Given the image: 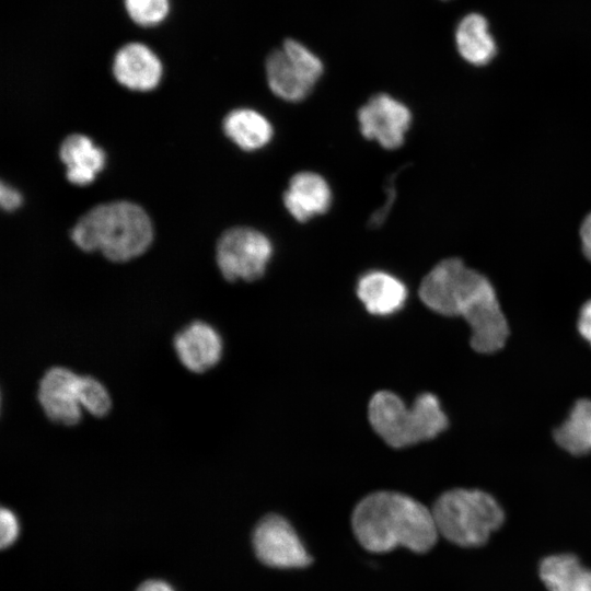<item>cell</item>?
Here are the masks:
<instances>
[{"mask_svg":"<svg viewBox=\"0 0 591 591\" xmlns=\"http://www.w3.org/2000/svg\"><path fill=\"white\" fill-rule=\"evenodd\" d=\"M418 293L430 310L464 317L476 351L495 352L505 345L509 328L491 283L461 259L438 263L421 280Z\"/></svg>","mask_w":591,"mask_h":591,"instance_id":"cell-1","label":"cell"},{"mask_svg":"<svg viewBox=\"0 0 591 591\" xmlns=\"http://www.w3.org/2000/svg\"><path fill=\"white\" fill-rule=\"evenodd\" d=\"M351 525L361 546L373 553L396 547L425 553L439 535L432 511L395 491H376L361 499L354 509Z\"/></svg>","mask_w":591,"mask_h":591,"instance_id":"cell-2","label":"cell"},{"mask_svg":"<svg viewBox=\"0 0 591 591\" xmlns=\"http://www.w3.org/2000/svg\"><path fill=\"white\" fill-rule=\"evenodd\" d=\"M70 236L82 251H100L113 262H126L149 247L153 229L140 206L119 200L90 209L71 229Z\"/></svg>","mask_w":591,"mask_h":591,"instance_id":"cell-3","label":"cell"},{"mask_svg":"<svg viewBox=\"0 0 591 591\" xmlns=\"http://www.w3.org/2000/svg\"><path fill=\"white\" fill-rule=\"evenodd\" d=\"M368 416L374 431L393 448L433 439L448 427L438 397L427 392L407 406L395 393L379 391L369 402Z\"/></svg>","mask_w":591,"mask_h":591,"instance_id":"cell-4","label":"cell"},{"mask_svg":"<svg viewBox=\"0 0 591 591\" xmlns=\"http://www.w3.org/2000/svg\"><path fill=\"white\" fill-rule=\"evenodd\" d=\"M440 535L461 547H479L505 521L498 501L479 489L454 488L443 493L432 506Z\"/></svg>","mask_w":591,"mask_h":591,"instance_id":"cell-5","label":"cell"},{"mask_svg":"<svg viewBox=\"0 0 591 591\" xmlns=\"http://www.w3.org/2000/svg\"><path fill=\"white\" fill-rule=\"evenodd\" d=\"M266 78L271 92L287 102H300L322 77L321 59L302 43L288 38L266 59Z\"/></svg>","mask_w":591,"mask_h":591,"instance_id":"cell-6","label":"cell"},{"mask_svg":"<svg viewBox=\"0 0 591 591\" xmlns=\"http://www.w3.org/2000/svg\"><path fill=\"white\" fill-rule=\"evenodd\" d=\"M273 252L271 241L260 231L234 227L219 237L216 259L227 280L254 281L265 274Z\"/></svg>","mask_w":591,"mask_h":591,"instance_id":"cell-7","label":"cell"},{"mask_svg":"<svg viewBox=\"0 0 591 591\" xmlns=\"http://www.w3.org/2000/svg\"><path fill=\"white\" fill-rule=\"evenodd\" d=\"M253 545L260 563L273 568H302L312 561L292 525L279 514H268L258 522Z\"/></svg>","mask_w":591,"mask_h":591,"instance_id":"cell-8","label":"cell"},{"mask_svg":"<svg viewBox=\"0 0 591 591\" xmlns=\"http://www.w3.org/2000/svg\"><path fill=\"white\" fill-rule=\"evenodd\" d=\"M412 119L409 108L386 93L373 95L358 111L362 136L389 150L404 143Z\"/></svg>","mask_w":591,"mask_h":591,"instance_id":"cell-9","label":"cell"},{"mask_svg":"<svg viewBox=\"0 0 591 591\" xmlns=\"http://www.w3.org/2000/svg\"><path fill=\"white\" fill-rule=\"evenodd\" d=\"M79 376L68 368L54 367L40 379L38 402L51 421L65 426H74L80 421Z\"/></svg>","mask_w":591,"mask_h":591,"instance_id":"cell-10","label":"cell"},{"mask_svg":"<svg viewBox=\"0 0 591 591\" xmlns=\"http://www.w3.org/2000/svg\"><path fill=\"white\" fill-rule=\"evenodd\" d=\"M174 349L181 363L187 370L204 373L219 362L223 344L213 326L202 321H195L176 334Z\"/></svg>","mask_w":591,"mask_h":591,"instance_id":"cell-11","label":"cell"},{"mask_svg":"<svg viewBox=\"0 0 591 591\" xmlns=\"http://www.w3.org/2000/svg\"><path fill=\"white\" fill-rule=\"evenodd\" d=\"M332 190L326 179L311 171L294 174L283 193V205L299 222L324 215L332 205Z\"/></svg>","mask_w":591,"mask_h":591,"instance_id":"cell-12","label":"cell"},{"mask_svg":"<svg viewBox=\"0 0 591 591\" xmlns=\"http://www.w3.org/2000/svg\"><path fill=\"white\" fill-rule=\"evenodd\" d=\"M113 72L124 86L135 91H150L161 80L162 63L148 46L129 43L116 53Z\"/></svg>","mask_w":591,"mask_h":591,"instance_id":"cell-13","label":"cell"},{"mask_svg":"<svg viewBox=\"0 0 591 591\" xmlns=\"http://www.w3.org/2000/svg\"><path fill=\"white\" fill-rule=\"evenodd\" d=\"M356 293L368 312L384 316L403 308L408 291L396 276L384 270H370L358 279Z\"/></svg>","mask_w":591,"mask_h":591,"instance_id":"cell-14","label":"cell"},{"mask_svg":"<svg viewBox=\"0 0 591 591\" xmlns=\"http://www.w3.org/2000/svg\"><path fill=\"white\" fill-rule=\"evenodd\" d=\"M59 157L67 166L70 183L84 186L92 183L105 166V152L84 135L72 134L63 139Z\"/></svg>","mask_w":591,"mask_h":591,"instance_id":"cell-15","label":"cell"},{"mask_svg":"<svg viewBox=\"0 0 591 591\" xmlns=\"http://www.w3.org/2000/svg\"><path fill=\"white\" fill-rule=\"evenodd\" d=\"M538 575L547 591H591V568L569 553L543 558Z\"/></svg>","mask_w":591,"mask_h":591,"instance_id":"cell-16","label":"cell"},{"mask_svg":"<svg viewBox=\"0 0 591 591\" xmlns=\"http://www.w3.org/2000/svg\"><path fill=\"white\" fill-rule=\"evenodd\" d=\"M225 136L244 151H255L267 146L274 136L271 123L252 108H236L223 119Z\"/></svg>","mask_w":591,"mask_h":591,"instance_id":"cell-17","label":"cell"},{"mask_svg":"<svg viewBox=\"0 0 591 591\" xmlns=\"http://www.w3.org/2000/svg\"><path fill=\"white\" fill-rule=\"evenodd\" d=\"M455 44L462 58L475 66L487 65L497 51L487 20L475 12L465 15L457 24Z\"/></svg>","mask_w":591,"mask_h":591,"instance_id":"cell-18","label":"cell"},{"mask_svg":"<svg viewBox=\"0 0 591 591\" xmlns=\"http://www.w3.org/2000/svg\"><path fill=\"white\" fill-rule=\"evenodd\" d=\"M556 442L566 451L581 455L591 451V401L576 402L567 420L554 433Z\"/></svg>","mask_w":591,"mask_h":591,"instance_id":"cell-19","label":"cell"},{"mask_svg":"<svg viewBox=\"0 0 591 591\" xmlns=\"http://www.w3.org/2000/svg\"><path fill=\"white\" fill-rule=\"evenodd\" d=\"M78 391L82 408L95 417L107 415L112 407L111 396L99 380L90 375H80Z\"/></svg>","mask_w":591,"mask_h":591,"instance_id":"cell-20","label":"cell"},{"mask_svg":"<svg viewBox=\"0 0 591 591\" xmlns=\"http://www.w3.org/2000/svg\"><path fill=\"white\" fill-rule=\"evenodd\" d=\"M169 0H125L130 19L144 27L161 23L169 13Z\"/></svg>","mask_w":591,"mask_h":591,"instance_id":"cell-21","label":"cell"},{"mask_svg":"<svg viewBox=\"0 0 591 591\" xmlns=\"http://www.w3.org/2000/svg\"><path fill=\"white\" fill-rule=\"evenodd\" d=\"M19 534V524L12 511L2 508L0 511V545H11Z\"/></svg>","mask_w":591,"mask_h":591,"instance_id":"cell-22","label":"cell"},{"mask_svg":"<svg viewBox=\"0 0 591 591\" xmlns=\"http://www.w3.org/2000/svg\"><path fill=\"white\" fill-rule=\"evenodd\" d=\"M396 175H397V172L395 174H393L392 177L390 178V181L387 182V184H386V194H387L386 202L371 216V218L369 220V227L370 228L376 229V228H379L380 225L383 224V222H384V220H385V218H386V216H387V213H389V211L391 209V206L394 202L395 196H396V187H395Z\"/></svg>","mask_w":591,"mask_h":591,"instance_id":"cell-23","label":"cell"},{"mask_svg":"<svg viewBox=\"0 0 591 591\" xmlns=\"http://www.w3.org/2000/svg\"><path fill=\"white\" fill-rule=\"evenodd\" d=\"M0 202L1 207L7 211H12L20 207L22 202V196L12 187L5 186L3 183L0 188Z\"/></svg>","mask_w":591,"mask_h":591,"instance_id":"cell-24","label":"cell"},{"mask_svg":"<svg viewBox=\"0 0 591 591\" xmlns=\"http://www.w3.org/2000/svg\"><path fill=\"white\" fill-rule=\"evenodd\" d=\"M578 329L582 337L591 345V300L586 302L580 311Z\"/></svg>","mask_w":591,"mask_h":591,"instance_id":"cell-25","label":"cell"},{"mask_svg":"<svg viewBox=\"0 0 591 591\" xmlns=\"http://www.w3.org/2000/svg\"><path fill=\"white\" fill-rule=\"evenodd\" d=\"M580 236L583 253L591 260V213L582 222Z\"/></svg>","mask_w":591,"mask_h":591,"instance_id":"cell-26","label":"cell"},{"mask_svg":"<svg viewBox=\"0 0 591 591\" xmlns=\"http://www.w3.org/2000/svg\"><path fill=\"white\" fill-rule=\"evenodd\" d=\"M137 591H174L166 582L160 580H148L139 586Z\"/></svg>","mask_w":591,"mask_h":591,"instance_id":"cell-27","label":"cell"}]
</instances>
